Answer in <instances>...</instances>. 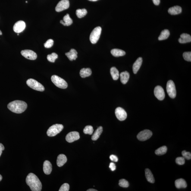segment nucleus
<instances>
[{"label": "nucleus", "mask_w": 191, "mask_h": 191, "mask_svg": "<svg viewBox=\"0 0 191 191\" xmlns=\"http://www.w3.org/2000/svg\"><path fill=\"white\" fill-rule=\"evenodd\" d=\"M26 182L32 191H40L42 190V184L37 176L33 173L28 175Z\"/></svg>", "instance_id": "obj_1"}, {"label": "nucleus", "mask_w": 191, "mask_h": 191, "mask_svg": "<svg viewBox=\"0 0 191 191\" xmlns=\"http://www.w3.org/2000/svg\"><path fill=\"white\" fill-rule=\"evenodd\" d=\"M27 104L24 101L16 100L12 101L8 105L9 109L15 113L20 114L26 111L27 108Z\"/></svg>", "instance_id": "obj_2"}, {"label": "nucleus", "mask_w": 191, "mask_h": 191, "mask_svg": "<svg viewBox=\"0 0 191 191\" xmlns=\"http://www.w3.org/2000/svg\"><path fill=\"white\" fill-rule=\"evenodd\" d=\"M64 129L62 125L56 124L49 128L47 131V135L49 137H54L60 133Z\"/></svg>", "instance_id": "obj_3"}, {"label": "nucleus", "mask_w": 191, "mask_h": 191, "mask_svg": "<svg viewBox=\"0 0 191 191\" xmlns=\"http://www.w3.org/2000/svg\"><path fill=\"white\" fill-rule=\"evenodd\" d=\"M51 80L52 83L57 87L62 89H65L67 88V82L59 76L56 75L52 76H51Z\"/></svg>", "instance_id": "obj_4"}, {"label": "nucleus", "mask_w": 191, "mask_h": 191, "mask_svg": "<svg viewBox=\"0 0 191 191\" xmlns=\"http://www.w3.org/2000/svg\"><path fill=\"white\" fill-rule=\"evenodd\" d=\"M27 86L32 89L39 92H43L45 90L44 86L37 81L33 79H29L26 82Z\"/></svg>", "instance_id": "obj_5"}, {"label": "nucleus", "mask_w": 191, "mask_h": 191, "mask_svg": "<svg viewBox=\"0 0 191 191\" xmlns=\"http://www.w3.org/2000/svg\"><path fill=\"white\" fill-rule=\"evenodd\" d=\"M102 31V28L100 27H97L94 29L91 33L90 40L92 44L96 43L99 40Z\"/></svg>", "instance_id": "obj_6"}, {"label": "nucleus", "mask_w": 191, "mask_h": 191, "mask_svg": "<svg viewBox=\"0 0 191 191\" xmlns=\"http://www.w3.org/2000/svg\"><path fill=\"white\" fill-rule=\"evenodd\" d=\"M166 90L170 97L174 98L176 97V91L174 82L171 80H169L167 83Z\"/></svg>", "instance_id": "obj_7"}, {"label": "nucleus", "mask_w": 191, "mask_h": 191, "mask_svg": "<svg viewBox=\"0 0 191 191\" xmlns=\"http://www.w3.org/2000/svg\"><path fill=\"white\" fill-rule=\"evenodd\" d=\"M153 133L151 131L149 130H145L141 131L137 135L138 140L141 141L148 140L152 136Z\"/></svg>", "instance_id": "obj_8"}, {"label": "nucleus", "mask_w": 191, "mask_h": 191, "mask_svg": "<svg viewBox=\"0 0 191 191\" xmlns=\"http://www.w3.org/2000/svg\"><path fill=\"white\" fill-rule=\"evenodd\" d=\"M21 53L23 56L27 59L34 60L37 58V54L34 51L30 50H25L22 51Z\"/></svg>", "instance_id": "obj_9"}, {"label": "nucleus", "mask_w": 191, "mask_h": 191, "mask_svg": "<svg viewBox=\"0 0 191 191\" xmlns=\"http://www.w3.org/2000/svg\"><path fill=\"white\" fill-rule=\"evenodd\" d=\"M115 114L117 119L120 121H124L127 118V113L125 110L121 107H118L116 109Z\"/></svg>", "instance_id": "obj_10"}, {"label": "nucleus", "mask_w": 191, "mask_h": 191, "mask_svg": "<svg viewBox=\"0 0 191 191\" xmlns=\"http://www.w3.org/2000/svg\"><path fill=\"white\" fill-rule=\"evenodd\" d=\"M70 7L69 0H62L59 2L56 7L55 10L57 12H61L67 9Z\"/></svg>", "instance_id": "obj_11"}, {"label": "nucleus", "mask_w": 191, "mask_h": 191, "mask_svg": "<svg viewBox=\"0 0 191 191\" xmlns=\"http://www.w3.org/2000/svg\"><path fill=\"white\" fill-rule=\"evenodd\" d=\"M154 94L155 96L159 100H163L165 97V93L164 89L161 86L155 87L154 90Z\"/></svg>", "instance_id": "obj_12"}, {"label": "nucleus", "mask_w": 191, "mask_h": 191, "mask_svg": "<svg viewBox=\"0 0 191 191\" xmlns=\"http://www.w3.org/2000/svg\"><path fill=\"white\" fill-rule=\"evenodd\" d=\"M80 139V136L78 132L73 131L69 133L66 136V139L69 143H72Z\"/></svg>", "instance_id": "obj_13"}, {"label": "nucleus", "mask_w": 191, "mask_h": 191, "mask_svg": "<svg viewBox=\"0 0 191 191\" xmlns=\"http://www.w3.org/2000/svg\"><path fill=\"white\" fill-rule=\"evenodd\" d=\"M26 23L23 21H19L15 24L13 30L16 33H20L24 30L26 28Z\"/></svg>", "instance_id": "obj_14"}, {"label": "nucleus", "mask_w": 191, "mask_h": 191, "mask_svg": "<svg viewBox=\"0 0 191 191\" xmlns=\"http://www.w3.org/2000/svg\"><path fill=\"white\" fill-rule=\"evenodd\" d=\"M43 171L45 174L48 175L50 174L52 170V166L50 162L46 160L44 162Z\"/></svg>", "instance_id": "obj_15"}, {"label": "nucleus", "mask_w": 191, "mask_h": 191, "mask_svg": "<svg viewBox=\"0 0 191 191\" xmlns=\"http://www.w3.org/2000/svg\"><path fill=\"white\" fill-rule=\"evenodd\" d=\"M142 57H139L136 61L134 63L133 66V71L134 74H136L140 69L142 63Z\"/></svg>", "instance_id": "obj_16"}, {"label": "nucleus", "mask_w": 191, "mask_h": 191, "mask_svg": "<svg viewBox=\"0 0 191 191\" xmlns=\"http://www.w3.org/2000/svg\"><path fill=\"white\" fill-rule=\"evenodd\" d=\"M66 157L64 154H61L57 157V164L58 167L62 166L67 161Z\"/></svg>", "instance_id": "obj_17"}, {"label": "nucleus", "mask_w": 191, "mask_h": 191, "mask_svg": "<svg viewBox=\"0 0 191 191\" xmlns=\"http://www.w3.org/2000/svg\"><path fill=\"white\" fill-rule=\"evenodd\" d=\"M182 9L181 7L179 6L171 7L169 9L168 13L171 15H177L182 13Z\"/></svg>", "instance_id": "obj_18"}, {"label": "nucleus", "mask_w": 191, "mask_h": 191, "mask_svg": "<svg viewBox=\"0 0 191 191\" xmlns=\"http://www.w3.org/2000/svg\"><path fill=\"white\" fill-rule=\"evenodd\" d=\"M178 41L180 43L185 44L190 42L191 36L190 35L186 33H183L180 35V37L179 38Z\"/></svg>", "instance_id": "obj_19"}, {"label": "nucleus", "mask_w": 191, "mask_h": 191, "mask_svg": "<svg viewBox=\"0 0 191 191\" xmlns=\"http://www.w3.org/2000/svg\"><path fill=\"white\" fill-rule=\"evenodd\" d=\"M175 185L178 189L185 188L187 186L186 181L182 178L176 180L175 182Z\"/></svg>", "instance_id": "obj_20"}, {"label": "nucleus", "mask_w": 191, "mask_h": 191, "mask_svg": "<svg viewBox=\"0 0 191 191\" xmlns=\"http://www.w3.org/2000/svg\"><path fill=\"white\" fill-rule=\"evenodd\" d=\"M78 52L76 50L72 48L69 52L66 53L65 55L70 61L76 60L77 58Z\"/></svg>", "instance_id": "obj_21"}, {"label": "nucleus", "mask_w": 191, "mask_h": 191, "mask_svg": "<svg viewBox=\"0 0 191 191\" xmlns=\"http://www.w3.org/2000/svg\"><path fill=\"white\" fill-rule=\"evenodd\" d=\"M60 23L64 26H69L73 23V20L70 17V15L67 14L63 18V20L60 21Z\"/></svg>", "instance_id": "obj_22"}, {"label": "nucleus", "mask_w": 191, "mask_h": 191, "mask_svg": "<svg viewBox=\"0 0 191 191\" xmlns=\"http://www.w3.org/2000/svg\"><path fill=\"white\" fill-rule=\"evenodd\" d=\"M145 176L147 180L150 183H153L155 182V179L152 172L149 169L147 168L145 170Z\"/></svg>", "instance_id": "obj_23"}, {"label": "nucleus", "mask_w": 191, "mask_h": 191, "mask_svg": "<svg viewBox=\"0 0 191 191\" xmlns=\"http://www.w3.org/2000/svg\"><path fill=\"white\" fill-rule=\"evenodd\" d=\"M120 76L121 83L124 84L127 83L130 78V74L127 71L123 72L120 73Z\"/></svg>", "instance_id": "obj_24"}, {"label": "nucleus", "mask_w": 191, "mask_h": 191, "mask_svg": "<svg viewBox=\"0 0 191 191\" xmlns=\"http://www.w3.org/2000/svg\"><path fill=\"white\" fill-rule=\"evenodd\" d=\"M92 74V70L90 68H82L80 72V76L82 78L88 77L90 76Z\"/></svg>", "instance_id": "obj_25"}, {"label": "nucleus", "mask_w": 191, "mask_h": 191, "mask_svg": "<svg viewBox=\"0 0 191 191\" xmlns=\"http://www.w3.org/2000/svg\"><path fill=\"white\" fill-rule=\"evenodd\" d=\"M111 53L114 56L118 57L125 55L126 52L123 50L115 48L111 50Z\"/></svg>", "instance_id": "obj_26"}, {"label": "nucleus", "mask_w": 191, "mask_h": 191, "mask_svg": "<svg viewBox=\"0 0 191 191\" xmlns=\"http://www.w3.org/2000/svg\"><path fill=\"white\" fill-rule=\"evenodd\" d=\"M170 35L169 31L168 29H164L161 32L160 34L158 37V40H162L166 39Z\"/></svg>", "instance_id": "obj_27"}, {"label": "nucleus", "mask_w": 191, "mask_h": 191, "mask_svg": "<svg viewBox=\"0 0 191 191\" xmlns=\"http://www.w3.org/2000/svg\"><path fill=\"white\" fill-rule=\"evenodd\" d=\"M103 132V127L102 126H100L98 127L97 130L95 131L94 133L92 136V140L95 141L98 139L102 133Z\"/></svg>", "instance_id": "obj_28"}, {"label": "nucleus", "mask_w": 191, "mask_h": 191, "mask_svg": "<svg viewBox=\"0 0 191 191\" xmlns=\"http://www.w3.org/2000/svg\"><path fill=\"white\" fill-rule=\"evenodd\" d=\"M110 72L113 80H116L119 79L120 76L118 70L115 67L111 68Z\"/></svg>", "instance_id": "obj_29"}, {"label": "nucleus", "mask_w": 191, "mask_h": 191, "mask_svg": "<svg viewBox=\"0 0 191 191\" xmlns=\"http://www.w3.org/2000/svg\"><path fill=\"white\" fill-rule=\"evenodd\" d=\"M167 149V147L166 146L160 147L155 151V154L159 156L164 155L166 153Z\"/></svg>", "instance_id": "obj_30"}, {"label": "nucleus", "mask_w": 191, "mask_h": 191, "mask_svg": "<svg viewBox=\"0 0 191 191\" xmlns=\"http://www.w3.org/2000/svg\"><path fill=\"white\" fill-rule=\"evenodd\" d=\"M87 14V11L85 9H78L76 10V14L79 18H83Z\"/></svg>", "instance_id": "obj_31"}, {"label": "nucleus", "mask_w": 191, "mask_h": 191, "mask_svg": "<svg viewBox=\"0 0 191 191\" xmlns=\"http://www.w3.org/2000/svg\"><path fill=\"white\" fill-rule=\"evenodd\" d=\"M58 55L55 53H52L51 54L48 55L47 56V59L50 62H55V60L58 58Z\"/></svg>", "instance_id": "obj_32"}, {"label": "nucleus", "mask_w": 191, "mask_h": 191, "mask_svg": "<svg viewBox=\"0 0 191 191\" xmlns=\"http://www.w3.org/2000/svg\"><path fill=\"white\" fill-rule=\"evenodd\" d=\"M94 129L92 126L91 125H88L85 127L84 129V133L86 134L92 135L93 133Z\"/></svg>", "instance_id": "obj_33"}, {"label": "nucleus", "mask_w": 191, "mask_h": 191, "mask_svg": "<svg viewBox=\"0 0 191 191\" xmlns=\"http://www.w3.org/2000/svg\"><path fill=\"white\" fill-rule=\"evenodd\" d=\"M119 184L120 186L123 188H127L129 185L128 182L124 179L120 180Z\"/></svg>", "instance_id": "obj_34"}, {"label": "nucleus", "mask_w": 191, "mask_h": 191, "mask_svg": "<svg viewBox=\"0 0 191 191\" xmlns=\"http://www.w3.org/2000/svg\"><path fill=\"white\" fill-rule=\"evenodd\" d=\"M183 57L185 60L186 61L191 62V52H186L183 53Z\"/></svg>", "instance_id": "obj_35"}, {"label": "nucleus", "mask_w": 191, "mask_h": 191, "mask_svg": "<svg viewBox=\"0 0 191 191\" xmlns=\"http://www.w3.org/2000/svg\"><path fill=\"white\" fill-rule=\"evenodd\" d=\"M54 40L52 39H49L44 44V46L45 48H49L52 47L54 44Z\"/></svg>", "instance_id": "obj_36"}, {"label": "nucleus", "mask_w": 191, "mask_h": 191, "mask_svg": "<svg viewBox=\"0 0 191 191\" xmlns=\"http://www.w3.org/2000/svg\"><path fill=\"white\" fill-rule=\"evenodd\" d=\"M182 155L184 158L187 160H190L191 158V154L190 152H186V151H182Z\"/></svg>", "instance_id": "obj_37"}, {"label": "nucleus", "mask_w": 191, "mask_h": 191, "mask_svg": "<svg viewBox=\"0 0 191 191\" xmlns=\"http://www.w3.org/2000/svg\"><path fill=\"white\" fill-rule=\"evenodd\" d=\"M176 162L179 165H183L185 164V159L183 157H178L176 160Z\"/></svg>", "instance_id": "obj_38"}, {"label": "nucleus", "mask_w": 191, "mask_h": 191, "mask_svg": "<svg viewBox=\"0 0 191 191\" xmlns=\"http://www.w3.org/2000/svg\"><path fill=\"white\" fill-rule=\"evenodd\" d=\"M70 189V186L68 184L64 183L60 187L59 191H68Z\"/></svg>", "instance_id": "obj_39"}, {"label": "nucleus", "mask_w": 191, "mask_h": 191, "mask_svg": "<svg viewBox=\"0 0 191 191\" xmlns=\"http://www.w3.org/2000/svg\"><path fill=\"white\" fill-rule=\"evenodd\" d=\"M110 159L111 161H114V162H117L118 160V158L115 155H111L110 156Z\"/></svg>", "instance_id": "obj_40"}, {"label": "nucleus", "mask_w": 191, "mask_h": 191, "mask_svg": "<svg viewBox=\"0 0 191 191\" xmlns=\"http://www.w3.org/2000/svg\"><path fill=\"white\" fill-rule=\"evenodd\" d=\"M109 167L112 171H114L116 170V166L114 163L111 162L110 163Z\"/></svg>", "instance_id": "obj_41"}, {"label": "nucleus", "mask_w": 191, "mask_h": 191, "mask_svg": "<svg viewBox=\"0 0 191 191\" xmlns=\"http://www.w3.org/2000/svg\"><path fill=\"white\" fill-rule=\"evenodd\" d=\"M4 149L5 148H4V145L0 143V157L2 153V151L4 150Z\"/></svg>", "instance_id": "obj_42"}, {"label": "nucleus", "mask_w": 191, "mask_h": 191, "mask_svg": "<svg viewBox=\"0 0 191 191\" xmlns=\"http://www.w3.org/2000/svg\"><path fill=\"white\" fill-rule=\"evenodd\" d=\"M153 2L156 5H159L160 2V0H153Z\"/></svg>", "instance_id": "obj_43"}, {"label": "nucleus", "mask_w": 191, "mask_h": 191, "mask_svg": "<svg viewBox=\"0 0 191 191\" xmlns=\"http://www.w3.org/2000/svg\"><path fill=\"white\" fill-rule=\"evenodd\" d=\"M87 191H97V190H96V189H88L87 190Z\"/></svg>", "instance_id": "obj_44"}, {"label": "nucleus", "mask_w": 191, "mask_h": 191, "mask_svg": "<svg viewBox=\"0 0 191 191\" xmlns=\"http://www.w3.org/2000/svg\"><path fill=\"white\" fill-rule=\"evenodd\" d=\"M2 180V176L0 174V181H1V180Z\"/></svg>", "instance_id": "obj_45"}, {"label": "nucleus", "mask_w": 191, "mask_h": 191, "mask_svg": "<svg viewBox=\"0 0 191 191\" xmlns=\"http://www.w3.org/2000/svg\"><path fill=\"white\" fill-rule=\"evenodd\" d=\"M89 1H98V0H89Z\"/></svg>", "instance_id": "obj_46"}, {"label": "nucleus", "mask_w": 191, "mask_h": 191, "mask_svg": "<svg viewBox=\"0 0 191 191\" xmlns=\"http://www.w3.org/2000/svg\"><path fill=\"white\" fill-rule=\"evenodd\" d=\"M2 32H1V31L0 30V35H2Z\"/></svg>", "instance_id": "obj_47"}, {"label": "nucleus", "mask_w": 191, "mask_h": 191, "mask_svg": "<svg viewBox=\"0 0 191 191\" xmlns=\"http://www.w3.org/2000/svg\"><path fill=\"white\" fill-rule=\"evenodd\" d=\"M27 2H27V1H26V3H27Z\"/></svg>", "instance_id": "obj_48"}, {"label": "nucleus", "mask_w": 191, "mask_h": 191, "mask_svg": "<svg viewBox=\"0 0 191 191\" xmlns=\"http://www.w3.org/2000/svg\"><path fill=\"white\" fill-rule=\"evenodd\" d=\"M17 35H18H18H19V34H18V33L17 34Z\"/></svg>", "instance_id": "obj_49"}]
</instances>
